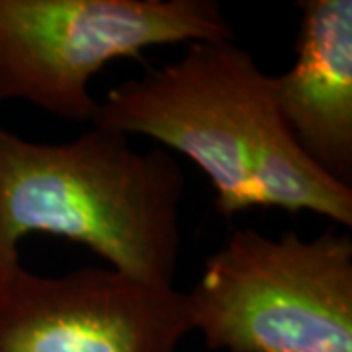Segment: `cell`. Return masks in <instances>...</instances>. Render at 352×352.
Returning <instances> with one entry per match:
<instances>
[{
  "label": "cell",
  "instance_id": "3",
  "mask_svg": "<svg viewBox=\"0 0 352 352\" xmlns=\"http://www.w3.org/2000/svg\"><path fill=\"white\" fill-rule=\"evenodd\" d=\"M184 296L212 351L352 352L351 235L237 229Z\"/></svg>",
  "mask_w": 352,
  "mask_h": 352
},
{
  "label": "cell",
  "instance_id": "1",
  "mask_svg": "<svg viewBox=\"0 0 352 352\" xmlns=\"http://www.w3.org/2000/svg\"><path fill=\"white\" fill-rule=\"evenodd\" d=\"M92 122L186 155L210 178L223 217L280 208L352 227V188L300 149L276 110L270 75L233 39L188 43L176 63L120 82Z\"/></svg>",
  "mask_w": 352,
  "mask_h": 352
},
{
  "label": "cell",
  "instance_id": "4",
  "mask_svg": "<svg viewBox=\"0 0 352 352\" xmlns=\"http://www.w3.org/2000/svg\"><path fill=\"white\" fill-rule=\"evenodd\" d=\"M214 0H0V102L22 98L71 122H92L88 78L151 45L226 41Z\"/></svg>",
  "mask_w": 352,
  "mask_h": 352
},
{
  "label": "cell",
  "instance_id": "2",
  "mask_svg": "<svg viewBox=\"0 0 352 352\" xmlns=\"http://www.w3.org/2000/svg\"><path fill=\"white\" fill-rule=\"evenodd\" d=\"M186 180L164 149L139 153L94 126L71 143H34L0 127V274L28 233L87 245L113 270L173 286Z\"/></svg>",
  "mask_w": 352,
  "mask_h": 352
},
{
  "label": "cell",
  "instance_id": "6",
  "mask_svg": "<svg viewBox=\"0 0 352 352\" xmlns=\"http://www.w3.org/2000/svg\"><path fill=\"white\" fill-rule=\"evenodd\" d=\"M296 61L270 76L276 110L311 161L352 180V2L303 0Z\"/></svg>",
  "mask_w": 352,
  "mask_h": 352
},
{
  "label": "cell",
  "instance_id": "5",
  "mask_svg": "<svg viewBox=\"0 0 352 352\" xmlns=\"http://www.w3.org/2000/svg\"><path fill=\"white\" fill-rule=\"evenodd\" d=\"M192 331L186 296L113 268L0 274V352H176Z\"/></svg>",
  "mask_w": 352,
  "mask_h": 352
}]
</instances>
